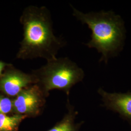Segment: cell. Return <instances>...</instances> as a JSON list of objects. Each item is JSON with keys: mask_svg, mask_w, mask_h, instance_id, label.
Segmentation results:
<instances>
[{"mask_svg": "<svg viewBox=\"0 0 131 131\" xmlns=\"http://www.w3.org/2000/svg\"><path fill=\"white\" fill-rule=\"evenodd\" d=\"M23 38L17 57L22 60L41 58L54 60L65 41L54 34L50 11L45 6L30 5L24 9L20 18Z\"/></svg>", "mask_w": 131, "mask_h": 131, "instance_id": "cell-1", "label": "cell"}, {"mask_svg": "<svg viewBox=\"0 0 131 131\" xmlns=\"http://www.w3.org/2000/svg\"><path fill=\"white\" fill-rule=\"evenodd\" d=\"M73 15L91 30V39L85 45L102 53L100 62L107 63L122 49L125 30L121 17L112 11L84 13L71 6Z\"/></svg>", "mask_w": 131, "mask_h": 131, "instance_id": "cell-2", "label": "cell"}, {"mask_svg": "<svg viewBox=\"0 0 131 131\" xmlns=\"http://www.w3.org/2000/svg\"><path fill=\"white\" fill-rule=\"evenodd\" d=\"M45 95L53 89H60L69 94L70 89L84 79V70L68 57L47 61L31 73Z\"/></svg>", "mask_w": 131, "mask_h": 131, "instance_id": "cell-3", "label": "cell"}, {"mask_svg": "<svg viewBox=\"0 0 131 131\" xmlns=\"http://www.w3.org/2000/svg\"><path fill=\"white\" fill-rule=\"evenodd\" d=\"M45 95L40 87L35 84L23 90L13 102V111L21 115H36L44 103Z\"/></svg>", "mask_w": 131, "mask_h": 131, "instance_id": "cell-4", "label": "cell"}, {"mask_svg": "<svg viewBox=\"0 0 131 131\" xmlns=\"http://www.w3.org/2000/svg\"><path fill=\"white\" fill-rule=\"evenodd\" d=\"M36 84V80L32 73L12 69L1 78L0 90L10 96L16 97L23 90Z\"/></svg>", "mask_w": 131, "mask_h": 131, "instance_id": "cell-5", "label": "cell"}, {"mask_svg": "<svg viewBox=\"0 0 131 131\" xmlns=\"http://www.w3.org/2000/svg\"><path fill=\"white\" fill-rule=\"evenodd\" d=\"M98 92L102 97V106L118 113L122 118L131 124V92L110 93L102 88H100Z\"/></svg>", "mask_w": 131, "mask_h": 131, "instance_id": "cell-6", "label": "cell"}, {"mask_svg": "<svg viewBox=\"0 0 131 131\" xmlns=\"http://www.w3.org/2000/svg\"><path fill=\"white\" fill-rule=\"evenodd\" d=\"M68 107L69 111L68 114L62 121L48 131H78L79 126L74 123L76 112L70 105Z\"/></svg>", "mask_w": 131, "mask_h": 131, "instance_id": "cell-7", "label": "cell"}, {"mask_svg": "<svg viewBox=\"0 0 131 131\" xmlns=\"http://www.w3.org/2000/svg\"><path fill=\"white\" fill-rule=\"evenodd\" d=\"M26 116L17 114L7 116L0 114V131H17L19 125Z\"/></svg>", "mask_w": 131, "mask_h": 131, "instance_id": "cell-8", "label": "cell"}, {"mask_svg": "<svg viewBox=\"0 0 131 131\" xmlns=\"http://www.w3.org/2000/svg\"><path fill=\"white\" fill-rule=\"evenodd\" d=\"M13 111V102L9 98L0 95V114H6Z\"/></svg>", "mask_w": 131, "mask_h": 131, "instance_id": "cell-9", "label": "cell"}, {"mask_svg": "<svg viewBox=\"0 0 131 131\" xmlns=\"http://www.w3.org/2000/svg\"><path fill=\"white\" fill-rule=\"evenodd\" d=\"M7 65V64L5 63L4 62H2V61H0V76L2 74V71L4 70V69H5V66Z\"/></svg>", "mask_w": 131, "mask_h": 131, "instance_id": "cell-10", "label": "cell"}]
</instances>
